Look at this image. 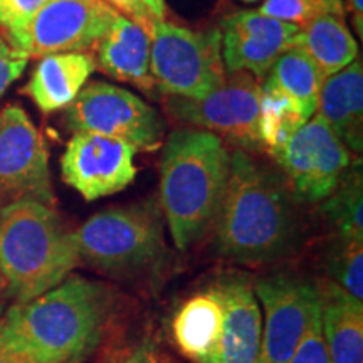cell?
Segmentation results:
<instances>
[{"label": "cell", "mask_w": 363, "mask_h": 363, "mask_svg": "<svg viewBox=\"0 0 363 363\" xmlns=\"http://www.w3.org/2000/svg\"><path fill=\"white\" fill-rule=\"evenodd\" d=\"M115 315L110 286L71 274L0 316V347L22 363H86L101 347Z\"/></svg>", "instance_id": "cell-1"}, {"label": "cell", "mask_w": 363, "mask_h": 363, "mask_svg": "<svg viewBox=\"0 0 363 363\" xmlns=\"http://www.w3.org/2000/svg\"><path fill=\"white\" fill-rule=\"evenodd\" d=\"M212 227L217 252L238 264H269L291 254L299 220L283 174L235 148Z\"/></svg>", "instance_id": "cell-2"}, {"label": "cell", "mask_w": 363, "mask_h": 363, "mask_svg": "<svg viewBox=\"0 0 363 363\" xmlns=\"http://www.w3.org/2000/svg\"><path fill=\"white\" fill-rule=\"evenodd\" d=\"M230 169V152L211 131L177 128L160 162V206L179 251H189L214 224Z\"/></svg>", "instance_id": "cell-3"}, {"label": "cell", "mask_w": 363, "mask_h": 363, "mask_svg": "<svg viewBox=\"0 0 363 363\" xmlns=\"http://www.w3.org/2000/svg\"><path fill=\"white\" fill-rule=\"evenodd\" d=\"M79 264L72 233L52 206L21 201L0 211V274L16 303L49 291Z\"/></svg>", "instance_id": "cell-4"}, {"label": "cell", "mask_w": 363, "mask_h": 363, "mask_svg": "<svg viewBox=\"0 0 363 363\" xmlns=\"http://www.w3.org/2000/svg\"><path fill=\"white\" fill-rule=\"evenodd\" d=\"M79 262L113 278L152 269L165 256V238L153 206L113 207L98 212L72 233Z\"/></svg>", "instance_id": "cell-5"}, {"label": "cell", "mask_w": 363, "mask_h": 363, "mask_svg": "<svg viewBox=\"0 0 363 363\" xmlns=\"http://www.w3.org/2000/svg\"><path fill=\"white\" fill-rule=\"evenodd\" d=\"M150 72L158 93L201 99L225 81L219 29L192 30L157 22L150 44Z\"/></svg>", "instance_id": "cell-6"}, {"label": "cell", "mask_w": 363, "mask_h": 363, "mask_svg": "<svg viewBox=\"0 0 363 363\" xmlns=\"http://www.w3.org/2000/svg\"><path fill=\"white\" fill-rule=\"evenodd\" d=\"M66 125L130 143L136 152H152L163 142L165 125L158 111L120 86L93 81L66 110Z\"/></svg>", "instance_id": "cell-7"}, {"label": "cell", "mask_w": 363, "mask_h": 363, "mask_svg": "<svg viewBox=\"0 0 363 363\" xmlns=\"http://www.w3.org/2000/svg\"><path fill=\"white\" fill-rule=\"evenodd\" d=\"M261 81L249 72H227L214 93L201 99L167 96L165 108L182 123L227 138L246 152H262L259 143Z\"/></svg>", "instance_id": "cell-8"}, {"label": "cell", "mask_w": 363, "mask_h": 363, "mask_svg": "<svg viewBox=\"0 0 363 363\" xmlns=\"http://www.w3.org/2000/svg\"><path fill=\"white\" fill-rule=\"evenodd\" d=\"M296 202L321 203L352 167V153L315 115L272 155Z\"/></svg>", "instance_id": "cell-9"}, {"label": "cell", "mask_w": 363, "mask_h": 363, "mask_svg": "<svg viewBox=\"0 0 363 363\" xmlns=\"http://www.w3.org/2000/svg\"><path fill=\"white\" fill-rule=\"evenodd\" d=\"M21 201L54 206L43 135L17 104L0 111V211Z\"/></svg>", "instance_id": "cell-10"}, {"label": "cell", "mask_w": 363, "mask_h": 363, "mask_svg": "<svg viewBox=\"0 0 363 363\" xmlns=\"http://www.w3.org/2000/svg\"><path fill=\"white\" fill-rule=\"evenodd\" d=\"M115 11L103 0H49L19 33L7 35L29 59L88 52L108 29Z\"/></svg>", "instance_id": "cell-11"}, {"label": "cell", "mask_w": 363, "mask_h": 363, "mask_svg": "<svg viewBox=\"0 0 363 363\" xmlns=\"http://www.w3.org/2000/svg\"><path fill=\"white\" fill-rule=\"evenodd\" d=\"M252 289L264 313L259 363H289L320 298V283L301 276L272 274L256 279Z\"/></svg>", "instance_id": "cell-12"}, {"label": "cell", "mask_w": 363, "mask_h": 363, "mask_svg": "<svg viewBox=\"0 0 363 363\" xmlns=\"http://www.w3.org/2000/svg\"><path fill=\"white\" fill-rule=\"evenodd\" d=\"M130 143L89 131H74L61 157L62 180L93 202L125 190L136 177Z\"/></svg>", "instance_id": "cell-13"}, {"label": "cell", "mask_w": 363, "mask_h": 363, "mask_svg": "<svg viewBox=\"0 0 363 363\" xmlns=\"http://www.w3.org/2000/svg\"><path fill=\"white\" fill-rule=\"evenodd\" d=\"M219 30L225 71L262 81L276 59L294 48L299 27L257 11H239L224 17Z\"/></svg>", "instance_id": "cell-14"}, {"label": "cell", "mask_w": 363, "mask_h": 363, "mask_svg": "<svg viewBox=\"0 0 363 363\" xmlns=\"http://www.w3.org/2000/svg\"><path fill=\"white\" fill-rule=\"evenodd\" d=\"M214 288L224 305V325L211 363H259L262 313L252 283L229 274L217 281Z\"/></svg>", "instance_id": "cell-15"}, {"label": "cell", "mask_w": 363, "mask_h": 363, "mask_svg": "<svg viewBox=\"0 0 363 363\" xmlns=\"http://www.w3.org/2000/svg\"><path fill=\"white\" fill-rule=\"evenodd\" d=\"M150 44L152 39L142 27L115 12L91 56L106 76L152 93L155 83L150 72Z\"/></svg>", "instance_id": "cell-16"}, {"label": "cell", "mask_w": 363, "mask_h": 363, "mask_svg": "<svg viewBox=\"0 0 363 363\" xmlns=\"http://www.w3.org/2000/svg\"><path fill=\"white\" fill-rule=\"evenodd\" d=\"M315 115L337 133L350 153L360 155L363 150V65L360 56L323 81Z\"/></svg>", "instance_id": "cell-17"}, {"label": "cell", "mask_w": 363, "mask_h": 363, "mask_svg": "<svg viewBox=\"0 0 363 363\" xmlns=\"http://www.w3.org/2000/svg\"><path fill=\"white\" fill-rule=\"evenodd\" d=\"M94 71L96 65L89 52L49 54L39 59L22 93L45 115L67 110Z\"/></svg>", "instance_id": "cell-18"}, {"label": "cell", "mask_w": 363, "mask_h": 363, "mask_svg": "<svg viewBox=\"0 0 363 363\" xmlns=\"http://www.w3.org/2000/svg\"><path fill=\"white\" fill-rule=\"evenodd\" d=\"M224 305L214 286L182 303L172 320V338L185 358L211 363L219 347Z\"/></svg>", "instance_id": "cell-19"}, {"label": "cell", "mask_w": 363, "mask_h": 363, "mask_svg": "<svg viewBox=\"0 0 363 363\" xmlns=\"http://www.w3.org/2000/svg\"><path fill=\"white\" fill-rule=\"evenodd\" d=\"M321 326L330 363H363V303L331 281L320 284Z\"/></svg>", "instance_id": "cell-20"}, {"label": "cell", "mask_w": 363, "mask_h": 363, "mask_svg": "<svg viewBox=\"0 0 363 363\" xmlns=\"http://www.w3.org/2000/svg\"><path fill=\"white\" fill-rule=\"evenodd\" d=\"M294 48H299L325 78L337 74L360 56L357 40L345 17L326 13L299 27Z\"/></svg>", "instance_id": "cell-21"}, {"label": "cell", "mask_w": 363, "mask_h": 363, "mask_svg": "<svg viewBox=\"0 0 363 363\" xmlns=\"http://www.w3.org/2000/svg\"><path fill=\"white\" fill-rule=\"evenodd\" d=\"M326 78L318 66L299 48H291L281 54L261 81L294 103L308 121L315 116L321 84Z\"/></svg>", "instance_id": "cell-22"}, {"label": "cell", "mask_w": 363, "mask_h": 363, "mask_svg": "<svg viewBox=\"0 0 363 363\" xmlns=\"http://www.w3.org/2000/svg\"><path fill=\"white\" fill-rule=\"evenodd\" d=\"M321 214L335 238L363 240L362 163L352 165L337 189L321 202Z\"/></svg>", "instance_id": "cell-23"}, {"label": "cell", "mask_w": 363, "mask_h": 363, "mask_svg": "<svg viewBox=\"0 0 363 363\" xmlns=\"http://www.w3.org/2000/svg\"><path fill=\"white\" fill-rule=\"evenodd\" d=\"M305 123L306 120L293 101L271 86L261 83L259 143L262 152L272 157Z\"/></svg>", "instance_id": "cell-24"}, {"label": "cell", "mask_w": 363, "mask_h": 363, "mask_svg": "<svg viewBox=\"0 0 363 363\" xmlns=\"http://www.w3.org/2000/svg\"><path fill=\"white\" fill-rule=\"evenodd\" d=\"M323 267L331 283L363 301V240L333 235L323 252Z\"/></svg>", "instance_id": "cell-25"}, {"label": "cell", "mask_w": 363, "mask_h": 363, "mask_svg": "<svg viewBox=\"0 0 363 363\" xmlns=\"http://www.w3.org/2000/svg\"><path fill=\"white\" fill-rule=\"evenodd\" d=\"M257 12L298 27L326 13L345 17L342 0H264Z\"/></svg>", "instance_id": "cell-26"}, {"label": "cell", "mask_w": 363, "mask_h": 363, "mask_svg": "<svg viewBox=\"0 0 363 363\" xmlns=\"http://www.w3.org/2000/svg\"><path fill=\"white\" fill-rule=\"evenodd\" d=\"M289 363H330L321 326V294L313 305L308 323Z\"/></svg>", "instance_id": "cell-27"}, {"label": "cell", "mask_w": 363, "mask_h": 363, "mask_svg": "<svg viewBox=\"0 0 363 363\" xmlns=\"http://www.w3.org/2000/svg\"><path fill=\"white\" fill-rule=\"evenodd\" d=\"M49 0H0V30L6 35L19 33Z\"/></svg>", "instance_id": "cell-28"}, {"label": "cell", "mask_w": 363, "mask_h": 363, "mask_svg": "<svg viewBox=\"0 0 363 363\" xmlns=\"http://www.w3.org/2000/svg\"><path fill=\"white\" fill-rule=\"evenodd\" d=\"M29 57L16 49L7 39V35L0 30V99L7 93V89L24 74Z\"/></svg>", "instance_id": "cell-29"}, {"label": "cell", "mask_w": 363, "mask_h": 363, "mask_svg": "<svg viewBox=\"0 0 363 363\" xmlns=\"http://www.w3.org/2000/svg\"><path fill=\"white\" fill-rule=\"evenodd\" d=\"M103 2L108 4L120 16L126 17V19L135 22L136 26L142 27L145 33L150 35V39H152L153 33H155L157 21L148 12L143 0H103Z\"/></svg>", "instance_id": "cell-30"}, {"label": "cell", "mask_w": 363, "mask_h": 363, "mask_svg": "<svg viewBox=\"0 0 363 363\" xmlns=\"http://www.w3.org/2000/svg\"><path fill=\"white\" fill-rule=\"evenodd\" d=\"M108 363H160V350L150 340H143L118 353Z\"/></svg>", "instance_id": "cell-31"}, {"label": "cell", "mask_w": 363, "mask_h": 363, "mask_svg": "<svg viewBox=\"0 0 363 363\" xmlns=\"http://www.w3.org/2000/svg\"><path fill=\"white\" fill-rule=\"evenodd\" d=\"M347 7L352 13L353 26H355L358 38H363V0H347Z\"/></svg>", "instance_id": "cell-32"}, {"label": "cell", "mask_w": 363, "mask_h": 363, "mask_svg": "<svg viewBox=\"0 0 363 363\" xmlns=\"http://www.w3.org/2000/svg\"><path fill=\"white\" fill-rule=\"evenodd\" d=\"M143 4L147 6L148 12L152 13V17L157 22H163L167 17V4L165 0H143Z\"/></svg>", "instance_id": "cell-33"}, {"label": "cell", "mask_w": 363, "mask_h": 363, "mask_svg": "<svg viewBox=\"0 0 363 363\" xmlns=\"http://www.w3.org/2000/svg\"><path fill=\"white\" fill-rule=\"evenodd\" d=\"M0 363H22L16 355H12L11 352H7L6 348L0 347Z\"/></svg>", "instance_id": "cell-34"}, {"label": "cell", "mask_w": 363, "mask_h": 363, "mask_svg": "<svg viewBox=\"0 0 363 363\" xmlns=\"http://www.w3.org/2000/svg\"><path fill=\"white\" fill-rule=\"evenodd\" d=\"M6 293V281H4L2 274H0V294Z\"/></svg>", "instance_id": "cell-35"}, {"label": "cell", "mask_w": 363, "mask_h": 363, "mask_svg": "<svg viewBox=\"0 0 363 363\" xmlns=\"http://www.w3.org/2000/svg\"><path fill=\"white\" fill-rule=\"evenodd\" d=\"M160 363H175V362L170 360V358H167L165 355H162V353H160Z\"/></svg>", "instance_id": "cell-36"}, {"label": "cell", "mask_w": 363, "mask_h": 363, "mask_svg": "<svg viewBox=\"0 0 363 363\" xmlns=\"http://www.w3.org/2000/svg\"><path fill=\"white\" fill-rule=\"evenodd\" d=\"M2 313H4V303L2 299H0V316H2Z\"/></svg>", "instance_id": "cell-37"}, {"label": "cell", "mask_w": 363, "mask_h": 363, "mask_svg": "<svg viewBox=\"0 0 363 363\" xmlns=\"http://www.w3.org/2000/svg\"><path fill=\"white\" fill-rule=\"evenodd\" d=\"M242 2H247V4H251V2H257V0H242Z\"/></svg>", "instance_id": "cell-38"}]
</instances>
